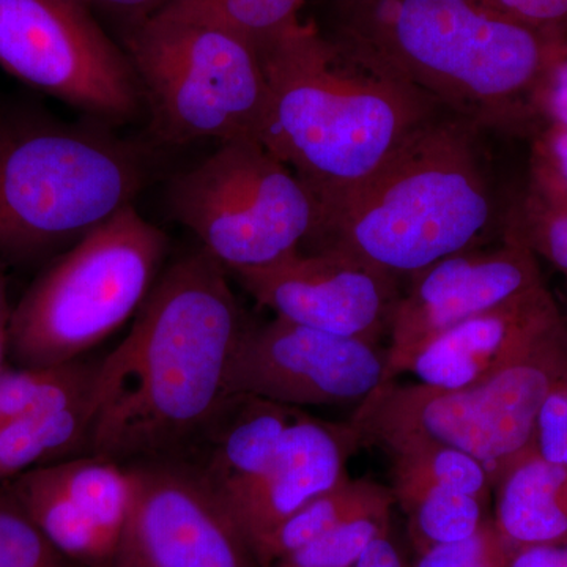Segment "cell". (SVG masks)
Here are the masks:
<instances>
[{
    "mask_svg": "<svg viewBox=\"0 0 567 567\" xmlns=\"http://www.w3.org/2000/svg\"><path fill=\"white\" fill-rule=\"evenodd\" d=\"M203 248L164 268L128 336L102 358L91 454L182 461L219 415L251 317Z\"/></svg>",
    "mask_w": 567,
    "mask_h": 567,
    "instance_id": "6da1fadb",
    "label": "cell"
},
{
    "mask_svg": "<svg viewBox=\"0 0 567 567\" xmlns=\"http://www.w3.org/2000/svg\"><path fill=\"white\" fill-rule=\"evenodd\" d=\"M259 54L268 85L260 144L308 186L319 218L440 115L424 93L358 62L315 22H297Z\"/></svg>",
    "mask_w": 567,
    "mask_h": 567,
    "instance_id": "7a4b0ae2",
    "label": "cell"
},
{
    "mask_svg": "<svg viewBox=\"0 0 567 567\" xmlns=\"http://www.w3.org/2000/svg\"><path fill=\"white\" fill-rule=\"evenodd\" d=\"M358 62L477 125L516 117L554 39L477 0H333L330 33Z\"/></svg>",
    "mask_w": 567,
    "mask_h": 567,
    "instance_id": "3957f363",
    "label": "cell"
},
{
    "mask_svg": "<svg viewBox=\"0 0 567 567\" xmlns=\"http://www.w3.org/2000/svg\"><path fill=\"white\" fill-rule=\"evenodd\" d=\"M480 125L436 115L341 203L306 244L347 254L395 278L483 246L495 223Z\"/></svg>",
    "mask_w": 567,
    "mask_h": 567,
    "instance_id": "277c9868",
    "label": "cell"
},
{
    "mask_svg": "<svg viewBox=\"0 0 567 567\" xmlns=\"http://www.w3.org/2000/svg\"><path fill=\"white\" fill-rule=\"evenodd\" d=\"M145 164L99 128L0 115V262L52 260L133 205Z\"/></svg>",
    "mask_w": 567,
    "mask_h": 567,
    "instance_id": "5b68a950",
    "label": "cell"
},
{
    "mask_svg": "<svg viewBox=\"0 0 567 567\" xmlns=\"http://www.w3.org/2000/svg\"><path fill=\"white\" fill-rule=\"evenodd\" d=\"M125 44L164 140L260 142L267 78L259 50L241 33L169 0L133 22Z\"/></svg>",
    "mask_w": 567,
    "mask_h": 567,
    "instance_id": "8992f818",
    "label": "cell"
},
{
    "mask_svg": "<svg viewBox=\"0 0 567 567\" xmlns=\"http://www.w3.org/2000/svg\"><path fill=\"white\" fill-rule=\"evenodd\" d=\"M167 249V235L133 205L84 235L50 260L14 303L11 363H66L102 344L140 312Z\"/></svg>",
    "mask_w": 567,
    "mask_h": 567,
    "instance_id": "52a82bcc",
    "label": "cell"
},
{
    "mask_svg": "<svg viewBox=\"0 0 567 567\" xmlns=\"http://www.w3.org/2000/svg\"><path fill=\"white\" fill-rule=\"evenodd\" d=\"M567 377V334L477 385L442 390L423 383H382L357 406L349 424L361 446L388 454L439 443L483 462L496 480L535 447L537 417Z\"/></svg>",
    "mask_w": 567,
    "mask_h": 567,
    "instance_id": "ba28073f",
    "label": "cell"
},
{
    "mask_svg": "<svg viewBox=\"0 0 567 567\" xmlns=\"http://www.w3.org/2000/svg\"><path fill=\"white\" fill-rule=\"evenodd\" d=\"M174 218L230 274L300 251L319 205L308 186L259 141L219 144L169 188Z\"/></svg>",
    "mask_w": 567,
    "mask_h": 567,
    "instance_id": "9c48e42d",
    "label": "cell"
},
{
    "mask_svg": "<svg viewBox=\"0 0 567 567\" xmlns=\"http://www.w3.org/2000/svg\"><path fill=\"white\" fill-rule=\"evenodd\" d=\"M0 66L104 122L132 121L144 102L128 55L85 0H0Z\"/></svg>",
    "mask_w": 567,
    "mask_h": 567,
    "instance_id": "30bf717a",
    "label": "cell"
},
{
    "mask_svg": "<svg viewBox=\"0 0 567 567\" xmlns=\"http://www.w3.org/2000/svg\"><path fill=\"white\" fill-rule=\"evenodd\" d=\"M126 466L133 502L114 567H264L229 507L192 466Z\"/></svg>",
    "mask_w": 567,
    "mask_h": 567,
    "instance_id": "8fae6325",
    "label": "cell"
},
{
    "mask_svg": "<svg viewBox=\"0 0 567 567\" xmlns=\"http://www.w3.org/2000/svg\"><path fill=\"white\" fill-rule=\"evenodd\" d=\"M388 349L342 338L275 317L249 320L234 354L230 394H251L278 404L360 405L385 382Z\"/></svg>",
    "mask_w": 567,
    "mask_h": 567,
    "instance_id": "7c38bea8",
    "label": "cell"
},
{
    "mask_svg": "<svg viewBox=\"0 0 567 567\" xmlns=\"http://www.w3.org/2000/svg\"><path fill=\"white\" fill-rule=\"evenodd\" d=\"M246 292L289 322L380 344L390 336L401 279L336 251H300L233 274Z\"/></svg>",
    "mask_w": 567,
    "mask_h": 567,
    "instance_id": "4fadbf2b",
    "label": "cell"
},
{
    "mask_svg": "<svg viewBox=\"0 0 567 567\" xmlns=\"http://www.w3.org/2000/svg\"><path fill=\"white\" fill-rule=\"evenodd\" d=\"M543 289L536 254L507 235L498 248L454 254L410 276L391 322L385 382L398 380L410 357L435 336Z\"/></svg>",
    "mask_w": 567,
    "mask_h": 567,
    "instance_id": "5bb4252c",
    "label": "cell"
},
{
    "mask_svg": "<svg viewBox=\"0 0 567 567\" xmlns=\"http://www.w3.org/2000/svg\"><path fill=\"white\" fill-rule=\"evenodd\" d=\"M74 567H114L133 502L128 466L84 454L2 484Z\"/></svg>",
    "mask_w": 567,
    "mask_h": 567,
    "instance_id": "9a60e30c",
    "label": "cell"
},
{
    "mask_svg": "<svg viewBox=\"0 0 567 567\" xmlns=\"http://www.w3.org/2000/svg\"><path fill=\"white\" fill-rule=\"evenodd\" d=\"M566 334L546 287L435 336L410 357L402 374L423 385L461 390L486 382Z\"/></svg>",
    "mask_w": 567,
    "mask_h": 567,
    "instance_id": "2e32d148",
    "label": "cell"
},
{
    "mask_svg": "<svg viewBox=\"0 0 567 567\" xmlns=\"http://www.w3.org/2000/svg\"><path fill=\"white\" fill-rule=\"evenodd\" d=\"M360 446L349 423H330L301 412L264 475L226 502L251 546L295 511L344 481L347 461Z\"/></svg>",
    "mask_w": 567,
    "mask_h": 567,
    "instance_id": "e0dca14e",
    "label": "cell"
},
{
    "mask_svg": "<svg viewBox=\"0 0 567 567\" xmlns=\"http://www.w3.org/2000/svg\"><path fill=\"white\" fill-rule=\"evenodd\" d=\"M301 412L257 395L233 394L182 462L226 503L264 475Z\"/></svg>",
    "mask_w": 567,
    "mask_h": 567,
    "instance_id": "ac0fdd59",
    "label": "cell"
},
{
    "mask_svg": "<svg viewBox=\"0 0 567 567\" xmlns=\"http://www.w3.org/2000/svg\"><path fill=\"white\" fill-rule=\"evenodd\" d=\"M494 522L517 547L567 543V468L535 447L496 480Z\"/></svg>",
    "mask_w": 567,
    "mask_h": 567,
    "instance_id": "d6986e66",
    "label": "cell"
},
{
    "mask_svg": "<svg viewBox=\"0 0 567 567\" xmlns=\"http://www.w3.org/2000/svg\"><path fill=\"white\" fill-rule=\"evenodd\" d=\"M93 424V395L0 424V484L40 466L91 454Z\"/></svg>",
    "mask_w": 567,
    "mask_h": 567,
    "instance_id": "ffe728a7",
    "label": "cell"
},
{
    "mask_svg": "<svg viewBox=\"0 0 567 567\" xmlns=\"http://www.w3.org/2000/svg\"><path fill=\"white\" fill-rule=\"evenodd\" d=\"M393 496L391 488L368 480L349 476L324 494L306 503L292 516L254 540L252 548L260 565L271 567L295 551L315 543L346 518Z\"/></svg>",
    "mask_w": 567,
    "mask_h": 567,
    "instance_id": "44dd1931",
    "label": "cell"
},
{
    "mask_svg": "<svg viewBox=\"0 0 567 567\" xmlns=\"http://www.w3.org/2000/svg\"><path fill=\"white\" fill-rule=\"evenodd\" d=\"M100 365L102 358L84 357L50 365H9L0 374V424L91 398Z\"/></svg>",
    "mask_w": 567,
    "mask_h": 567,
    "instance_id": "7402d4cb",
    "label": "cell"
},
{
    "mask_svg": "<svg viewBox=\"0 0 567 567\" xmlns=\"http://www.w3.org/2000/svg\"><path fill=\"white\" fill-rule=\"evenodd\" d=\"M409 517V533L417 554L440 544L475 535L491 520L487 503L451 488L425 486L394 492Z\"/></svg>",
    "mask_w": 567,
    "mask_h": 567,
    "instance_id": "603a6c76",
    "label": "cell"
},
{
    "mask_svg": "<svg viewBox=\"0 0 567 567\" xmlns=\"http://www.w3.org/2000/svg\"><path fill=\"white\" fill-rule=\"evenodd\" d=\"M393 458L391 492L436 486L476 496L491 503L494 480L483 462L457 447L424 443L402 447L390 454Z\"/></svg>",
    "mask_w": 567,
    "mask_h": 567,
    "instance_id": "cb8c5ba5",
    "label": "cell"
},
{
    "mask_svg": "<svg viewBox=\"0 0 567 567\" xmlns=\"http://www.w3.org/2000/svg\"><path fill=\"white\" fill-rule=\"evenodd\" d=\"M506 235L546 257L567 276V185L536 156L528 196Z\"/></svg>",
    "mask_w": 567,
    "mask_h": 567,
    "instance_id": "d4e9b609",
    "label": "cell"
},
{
    "mask_svg": "<svg viewBox=\"0 0 567 567\" xmlns=\"http://www.w3.org/2000/svg\"><path fill=\"white\" fill-rule=\"evenodd\" d=\"M394 495L346 518L315 543L276 563L286 567H354L380 537L390 535ZM275 566V565H274Z\"/></svg>",
    "mask_w": 567,
    "mask_h": 567,
    "instance_id": "484cf974",
    "label": "cell"
},
{
    "mask_svg": "<svg viewBox=\"0 0 567 567\" xmlns=\"http://www.w3.org/2000/svg\"><path fill=\"white\" fill-rule=\"evenodd\" d=\"M229 25L257 50L300 22L306 0H174Z\"/></svg>",
    "mask_w": 567,
    "mask_h": 567,
    "instance_id": "4316f807",
    "label": "cell"
},
{
    "mask_svg": "<svg viewBox=\"0 0 567 567\" xmlns=\"http://www.w3.org/2000/svg\"><path fill=\"white\" fill-rule=\"evenodd\" d=\"M0 567H74L48 543L0 484Z\"/></svg>",
    "mask_w": 567,
    "mask_h": 567,
    "instance_id": "83f0119b",
    "label": "cell"
},
{
    "mask_svg": "<svg viewBox=\"0 0 567 567\" xmlns=\"http://www.w3.org/2000/svg\"><path fill=\"white\" fill-rule=\"evenodd\" d=\"M517 548L499 532L492 517L466 539L420 551L413 567H506Z\"/></svg>",
    "mask_w": 567,
    "mask_h": 567,
    "instance_id": "f1b7e54d",
    "label": "cell"
},
{
    "mask_svg": "<svg viewBox=\"0 0 567 567\" xmlns=\"http://www.w3.org/2000/svg\"><path fill=\"white\" fill-rule=\"evenodd\" d=\"M529 110L539 112L554 125L567 128V39L550 44L539 80L529 95Z\"/></svg>",
    "mask_w": 567,
    "mask_h": 567,
    "instance_id": "f546056e",
    "label": "cell"
},
{
    "mask_svg": "<svg viewBox=\"0 0 567 567\" xmlns=\"http://www.w3.org/2000/svg\"><path fill=\"white\" fill-rule=\"evenodd\" d=\"M507 20L520 22L548 35H566L567 0H477Z\"/></svg>",
    "mask_w": 567,
    "mask_h": 567,
    "instance_id": "4dcf8cb0",
    "label": "cell"
},
{
    "mask_svg": "<svg viewBox=\"0 0 567 567\" xmlns=\"http://www.w3.org/2000/svg\"><path fill=\"white\" fill-rule=\"evenodd\" d=\"M535 450L551 464L567 468V398L559 388L548 395L537 417Z\"/></svg>",
    "mask_w": 567,
    "mask_h": 567,
    "instance_id": "1f68e13d",
    "label": "cell"
},
{
    "mask_svg": "<svg viewBox=\"0 0 567 567\" xmlns=\"http://www.w3.org/2000/svg\"><path fill=\"white\" fill-rule=\"evenodd\" d=\"M533 156L547 164L567 185V128L550 123L536 142Z\"/></svg>",
    "mask_w": 567,
    "mask_h": 567,
    "instance_id": "d6a6232c",
    "label": "cell"
},
{
    "mask_svg": "<svg viewBox=\"0 0 567 567\" xmlns=\"http://www.w3.org/2000/svg\"><path fill=\"white\" fill-rule=\"evenodd\" d=\"M506 567H567V543L518 547Z\"/></svg>",
    "mask_w": 567,
    "mask_h": 567,
    "instance_id": "836d02e7",
    "label": "cell"
},
{
    "mask_svg": "<svg viewBox=\"0 0 567 567\" xmlns=\"http://www.w3.org/2000/svg\"><path fill=\"white\" fill-rule=\"evenodd\" d=\"M14 305L10 301L6 264L0 262V374L10 365V333Z\"/></svg>",
    "mask_w": 567,
    "mask_h": 567,
    "instance_id": "e575fe53",
    "label": "cell"
},
{
    "mask_svg": "<svg viewBox=\"0 0 567 567\" xmlns=\"http://www.w3.org/2000/svg\"><path fill=\"white\" fill-rule=\"evenodd\" d=\"M354 567H405V563L401 551L388 535L372 543Z\"/></svg>",
    "mask_w": 567,
    "mask_h": 567,
    "instance_id": "d590c367",
    "label": "cell"
},
{
    "mask_svg": "<svg viewBox=\"0 0 567 567\" xmlns=\"http://www.w3.org/2000/svg\"><path fill=\"white\" fill-rule=\"evenodd\" d=\"M89 6H99L103 9L117 11V13H125L132 18L133 22L148 17L153 11L162 9L164 3L169 0H85Z\"/></svg>",
    "mask_w": 567,
    "mask_h": 567,
    "instance_id": "8d00e7d4",
    "label": "cell"
},
{
    "mask_svg": "<svg viewBox=\"0 0 567 567\" xmlns=\"http://www.w3.org/2000/svg\"><path fill=\"white\" fill-rule=\"evenodd\" d=\"M558 388H559V390H561V391H563V393H565V394H566V398H567V377H566V379H565V380H563V382H561V383H559V386H558Z\"/></svg>",
    "mask_w": 567,
    "mask_h": 567,
    "instance_id": "74e56055",
    "label": "cell"
}]
</instances>
